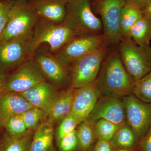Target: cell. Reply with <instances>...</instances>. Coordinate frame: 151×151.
<instances>
[{
    "mask_svg": "<svg viewBox=\"0 0 151 151\" xmlns=\"http://www.w3.org/2000/svg\"><path fill=\"white\" fill-rule=\"evenodd\" d=\"M1 127H0V129H1Z\"/></svg>",
    "mask_w": 151,
    "mask_h": 151,
    "instance_id": "cell-41",
    "label": "cell"
},
{
    "mask_svg": "<svg viewBox=\"0 0 151 151\" xmlns=\"http://www.w3.org/2000/svg\"><path fill=\"white\" fill-rule=\"evenodd\" d=\"M132 39L138 45L150 46L151 41V19L142 17L131 29Z\"/></svg>",
    "mask_w": 151,
    "mask_h": 151,
    "instance_id": "cell-22",
    "label": "cell"
},
{
    "mask_svg": "<svg viewBox=\"0 0 151 151\" xmlns=\"http://www.w3.org/2000/svg\"><path fill=\"white\" fill-rule=\"evenodd\" d=\"M48 151H57L56 150H55V148L54 146H52V147L50 148V149Z\"/></svg>",
    "mask_w": 151,
    "mask_h": 151,
    "instance_id": "cell-38",
    "label": "cell"
},
{
    "mask_svg": "<svg viewBox=\"0 0 151 151\" xmlns=\"http://www.w3.org/2000/svg\"><path fill=\"white\" fill-rule=\"evenodd\" d=\"M93 123L97 139L110 142L120 126L104 119H98Z\"/></svg>",
    "mask_w": 151,
    "mask_h": 151,
    "instance_id": "cell-26",
    "label": "cell"
},
{
    "mask_svg": "<svg viewBox=\"0 0 151 151\" xmlns=\"http://www.w3.org/2000/svg\"><path fill=\"white\" fill-rule=\"evenodd\" d=\"M0 1H1V0H0Z\"/></svg>",
    "mask_w": 151,
    "mask_h": 151,
    "instance_id": "cell-42",
    "label": "cell"
},
{
    "mask_svg": "<svg viewBox=\"0 0 151 151\" xmlns=\"http://www.w3.org/2000/svg\"><path fill=\"white\" fill-rule=\"evenodd\" d=\"M104 119L121 125L127 123L126 109L122 97L100 96L87 119L94 123Z\"/></svg>",
    "mask_w": 151,
    "mask_h": 151,
    "instance_id": "cell-11",
    "label": "cell"
},
{
    "mask_svg": "<svg viewBox=\"0 0 151 151\" xmlns=\"http://www.w3.org/2000/svg\"><path fill=\"white\" fill-rule=\"evenodd\" d=\"M40 19L29 3L15 0L1 41L13 39H30Z\"/></svg>",
    "mask_w": 151,
    "mask_h": 151,
    "instance_id": "cell-3",
    "label": "cell"
},
{
    "mask_svg": "<svg viewBox=\"0 0 151 151\" xmlns=\"http://www.w3.org/2000/svg\"><path fill=\"white\" fill-rule=\"evenodd\" d=\"M63 23L76 36L103 34L102 22L93 12L90 0H67Z\"/></svg>",
    "mask_w": 151,
    "mask_h": 151,
    "instance_id": "cell-2",
    "label": "cell"
},
{
    "mask_svg": "<svg viewBox=\"0 0 151 151\" xmlns=\"http://www.w3.org/2000/svg\"><path fill=\"white\" fill-rule=\"evenodd\" d=\"M126 4L135 6L142 10L150 0H124Z\"/></svg>",
    "mask_w": 151,
    "mask_h": 151,
    "instance_id": "cell-34",
    "label": "cell"
},
{
    "mask_svg": "<svg viewBox=\"0 0 151 151\" xmlns=\"http://www.w3.org/2000/svg\"><path fill=\"white\" fill-rule=\"evenodd\" d=\"M123 99L127 124L140 140L151 127V103L142 102L132 94Z\"/></svg>",
    "mask_w": 151,
    "mask_h": 151,
    "instance_id": "cell-10",
    "label": "cell"
},
{
    "mask_svg": "<svg viewBox=\"0 0 151 151\" xmlns=\"http://www.w3.org/2000/svg\"><path fill=\"white\" fill-rule=\"evenodd\" d=\"M75 36L64 24H57L40 18L29 41V53L34 54L43 43L48 44L52 51H58Z\"/></svg>",
    "mask_w": 151,
    "mask_h": 151,
    "instance_id": "cell-4",
    "label": "cell"
},
{
    "mask_svg": "<svg viewBox=\"0 0 151 151\" xmlns=\"http://www.w3.org/2000/svg\"><path fill=\"white\" fill-rule=\"evenodd\" d=\"M101 96L96 80L86 86L75 89L70 113L79 124L86 120Z\"/></svg>",
    "mask_w": 151,
    "mask_h": 151,
    "instance_id": "cell-13",
    "label": "cell"
},
{
    "mask_svg": "<svg viewBox=\"0 0 151 151\" xmlns=\"http://www.w3.org/2000/svg\"><path fill=\"white\" fill-rule=\"evenodd\" d=\"M75 89L69 87L67 90L60 95L50 113L47 122L53 125L60 122L70 113L73 105Z\"/></svg>",
    "mask_w": 151,
    "mask_h": 151,
    "instance_id": "cell-18",
    "label": "cell"
},
{
    "mask_svg": "<svg viewBox=\"0 0 151 151\" xmlns=\"http://www.w3.org/2000/svg\"><path fill=\"white\" fill-rule=\"evenodd\" d=\"M139 141V151H151V127Z\"/></svg>",
    "mask_w": 151,
    "mask_h": 151,
    "instance_id": "cell-32",
    "label": "cell"
},
{
    "mask_svg": "<svg viewBox=\"0 0 151 151\" xmlns=\"http://www.w3.org/2000/svg\"><path fill=\"white\" fill-rule=\"evenodd\" d=\"M0 151H1V144L0 143Z\"/></svg>",
    "mask_w": 151,
    "mask_h": 151,
    "instance_id": "cell-40",
    "label": "cell"
},
{
    "mask_svg": "<svg viewBox=\"0 0 151 151\" xmlns=\"http://www.w3.org/2000/svg\"><path fill=\"white\" fill-rule=\"evenodd\" d=\"M29 40L13 39L0 41V70L5 73L26 60Z\"/></svg>",
    "mask_w": 151,
    "mask_h": 151,
    "instance_id": "cell-12",
    "label": "cell"
},
{
    "mask_svg": "<svg viewBox=\"0 0 151 151\" xmlns=\"http://www.w3.org/2000/svg\"><path fill=\"white\" fill-rule=\"evenodd\" d=\"M32 132L20 137H15L7 133L1 143V151H29L32 138Z\"/></svg>",
    "mask_w": 151,
    "mask_h": 151,
    "instance_id": "cell-23",
    "label": "cell"
},
{
    "mask_svg": "<svg viewBox=\"0 0 151 151\" xmlns=\"http://www.w3.org/2000/svg\"><path fill=\"white\" fill-rule=\"evenodd\" d=\"M21 1H25L28 2V1H29V0H21ZM31 1H32V0H31Z\"/></svg>",
    "mask_w": 151,
    "mask_h": 151,
    "instance_id": "cell-39",
    "label": "cell"
},
{
    "mask_svg": "<svg viewBox=\"0 0 151 151\" xmlns=\"http://www.w3.org/2000/svg\"><path fill=\"white\" fill-rule=\"evenodd\" d=\"M135 81L122 62L118 46H111L96 79L101 96L123 98L132 94Z\"/></svg>",
    "mask_w": 151,
    "mask_h": 151,
    "instance_id": "cell-1",
    "label": "cell"
},
{
    "mask_svg": "<svg viewBox=\"0 0 151 151\" xmlns=\"http://www.w3.org/2000/svg\"><path fill=\"white\" fill-rule=\"evenodd\" d=\"M29 3L40 18L57 24L64 22L67 0H32Z\"/></svg>",
    "mask_w": 151,
    "mask_h": 151,
    "instance_id": "cell-17",
    "label": "cell"
},
{
    "mask_svg": "<svg viewBox=\"0 0 151 151\" xmlns=\"http://www.w3.org/2000/svg\"><path fill=\"white\" fill-rule=\"evenodd\" d=\"M21 94L33 107L44 111L47 117L60 95L56 86L47 81L41 82Z\"/></svg>",
    "mask_w": 151,
    "mask_h": 151,
    "instance_id": "cell-15",
    "label": "cell"
},
{
    "mask_svg": "<svg viewBox=\"0 0 151 151\" xmlns=\"http://www.w3.org/2000/svg\"><path fill=\"white\" fill-rule=\"evenodd\" d=\"M143 17L142 11L135 6L126 4L121 13L120 31L122 39L131 38V29L135 24Z\"/></svg>",
    "mask_w": 151,
    "mask_h": 151,
    "instance_id": "cell-20",
    "label": "cell"
},
{
    "mask_svg": "<svg viewBox=\"0 0 151 151\" xmlns=\"http://www.w3.org/2000/svg\"><path fill=\"white\" fill-rule=\"evenodd\" d=\"M124 0H93L92 10L101 17L103 34L111 46H118L122 40L120 19L122 9L126 4Z\"/></svg>",
    "mask_w": 151,
    "mask_h": 151,
    "instance_id": "cell-8",
    "label": "cell"
},
{
    "mask_svg": "<svg viewBox=\"0 0 151 151\" xmlns=\"http://www.w3.org/2000/svg\"><path fill=\"white\" fill-rule=\"evenodd\" d=\"M111 47L108 45H105L72 63L70 66L69 87L78 89L95 81Z\"/></svg>",
    "mask_w": 151,
    "mask_h": 151,
    "instance_id": "cell-6",
    "label": "cell"
},
{
    "mask_svg": "<svg viewBox=\"0 0 151 151\" xmlns=\"http://www.w3.org/2000/svg\"><path fill=\"white\" fill-rule=\"evenodd\" d=\"M46 81L38 65L33 59L29 60L20 65L9 77H6L1 93L22 94Z\"/></svg>",
    "mask_w": 151,
    "mask_h": 151,
    "instance_id": "cell-9",
    "label": "cell"
},
{
    "mask_svg": "<svg viewBox=\"0 0 151 151\" xmlns=\"http://www.w3.org/2000/svg\"><path fill=\"white\" fill-rule=\"evenodd\" d=\"M3 127L8 134L15 137H22L32 132L28 130L20 115L13 116L8 119Z\"/></svg>",
    "mask_w": 151,
    "mask_h": 151,
    "instance_id": "cell-28",
    "label": "cell"
},
{
    "mask_svg": "<svg viewBox=\"0 0 151 151\" xmlns=\"http://www.w3.org/2000/svg\"><path fill=\"white\" fill-rule=\"evenodd\" d=\"M27 128L29 131H35L47 118L46 113L40 108L33 107L25 111L21 115Z\"/></svg>",
    "mask_w": 151,
    "mask_h": 151,
    "instance_id": "cell-27",
    "label": "cell"
},
{
    "mask_svg": "<svg viewBox=\"0 0 151 151\" xmlns=\"http://www.w3.org/2000/svg\"><path fill=\"white\" fill-rule=\"evenodd\" d=\"M115 148L110 141L98 139L93 151H115Z\"/></svg>",
    "mask_w": 151,
    "mask_h": 151,
    "instance_id": "cell-33",
    "label": "cell"
},
{
    "mask_svg": "<svg viewBox=\"0 0 151 151\" xmlns=\"http://www.w3.org/2000/svg\"><path fill=\"white\" fill-rule=\"evenodd\" d=\"M15 0H1L0 1V41L8 20L10 11Z\"/></svg>",
    "mask_w": 151,
    "mask_h": 151,
    "instance_id": "cell-30",
    "label": "cell"
},
{
    "mask_svg": "<svg viewBox=\"0 0 151 151\" xmlns=\"http://www.w3.org/2000/svg\"><path fill=\"white\" fill-rule=\"evenodd\" d=\"M33 106L19 93H0V127L11 117L21 115Z\"/></svg>",
    "mask_w": 151,
    "mask_h": 151,
    "instance_id": "cell-16",
    "label": "cell"
},
{
    "mask_svg": "<svg viewBox=\"0 0 151 151\" xmlns=\"http://www.w3.org/2000/svg\"><path fill=\"white\" fill-rule=\"evenodd\" d=\"M61 151H73L78 146L76 130L71 132L57 142Z\"/></svg>",
    "mask_w": 151,
    "mask_h": 151,
    "instance_id": "cell-31",
    "label": "cell"
},
{
    "mask_svg": "<svg viewBox=\"0 0 151 151\" xmlns=\"http://www.w3.org/2000/svg\"><path fill=\"white\" fill-rule=\"evenodd\" d=\"M29 151H48L53 145V125L42 122L35 130Z\"/></svg>",
    "mask_w": 151,
    "mask_h": 151,
    "instance_id": "cell-19",
    "label": "cell"
},
{
    "mask_svg": "<svg viewBox=\"0 0 151 151\" xmlns=\"http://www.w3.org/2000/svg\"><path fill=\"white\" fill-rule=\"evenodd\" d=\"M143 17L151 19V0L149 1L142 10Z\"/></svg>",
    "mask_w": 151,
    "mask_h": 151,
    "instance_id": "cell-35",
    "label": "cell"
},
{
    "mask_svg": "<svg viewBox=\"0 0 151 151\" xmlns=\"http://www.w3.org/2000/svg\"><path fill=\"white\" fill-rule=\"evenodd\" d=\"M119 54L129 74L136 80L151 72V46H139L131 38L122 39Z\"/></svg>",
    "mask_w": 151,
    "mask_h": 151,
    "instance_id": "cell-5",
    "label": "cell"
},
{
    "mask_svg": "<svg viewBox=\"0 0 151 151\" xmlns=\"http://www.w3.org/2000/svg\"><path fill=\"white\" fill-rule=\"evenodd\" d=\"M139 140L127 123L120 125L111 141L115 148L134 150L139 145Z\"/></svg>",
    "mask_w": 151,
    "mask_h": 151,
    "instance_id": "cell-21",
    "label": "cell"
},
{
    "mask_svg": "<svg viewBox=\"0 0 151 151\" xmlns=\"http://www.w3.org/2000/svg\"><path fill=\"white\" fill-rule=\"evenodd\" d=\"M108 45L103 34L75 36L57 51L55 57L63 65L70 68L76 60Z\"/></svg>",
    "mask_w": 151,
    "mask_h": 151,
    "instance_id": "cell-7",
    "label": "cell"
},
{
    "mask_svg": "<svg viewBox=\"0 0 151 151\" xmlns=\"http://www.w3.org/2000/svg\"><path fill=\"white\" fill-rule=\"evenodd\" d=\"M116 151H133L131 150H128V149H120L119 150H117Z\"/></svg>",
    "mask_w": 151,
    "mask_h": 151,
    "instance_id": "cell-37",
    "label": "cell"
},
{
    "mask_svg": "<svg viewBox=\"0 0 151 151\" xmlns=\"http://www.w3.org/2000/svg\"><path fill=\"white\" fill-rule=\"evenodd\" d=\"M33 60L38 65L47 80L55 86H65L69 82V68L63 65L55 56L39 52L35 53Z\"/></svg>",
    "mask_w": 151,
    "mask_h": 151,
    "instance_id": "cell-14",
    "label": "cell"
},
{
    "mask_svg": "<svg viewBox=\"0 0 151 151\" xmlns=\"http://www.w3.org/2000/svg\"><path fill=\"white\" fill-rule=\"evenodd\" d=\"M80 124L73 116L68 114L60 122L56 131L57 142L62 138L76 130V128Z\"/></svg>",
    "mask_w": 151,
    "mask_h": 151,
    "instance_id": "cell-29",
    "label": "cell"
},
{
    "mask_svg": "<svg viewBox=\"0 0 151 151\" xmlns=\"http://www.w3.org/2000/svg\"><path fill=\"white\" fill-rule=\"evenodd\" d=\"M6 76L5 73L0 70V93L2 91L3 86L5 81Z\"/></svg>",
    "mask_w": 151,
    "mask_h": 151,
    "instance_id": "cell-36",
    "label": "cell"
},
{
    "mask_svg": "<svg viewBox=\"0 0 151 151\" xmlns=\"http://www.w3.org/2000/svg\"><path fill=\"white\" fill-rule=\"evenodd\" d=\"M76 132L78 146L83 151L88 150L97 138L94 131V123L88 119L81 122L78 125Z\"/></svg>",
    "mask_w": 151,
    "mask_h": 151,
    "instance_id": "cell-24",
    "label": "cell"
},
{
    "mask_svg": "<svg viewBox=\"0 0 151 151\" xmlns=\"http://www.w3.org/2000/svg\"><path fill=\"white\" fill-rule=\"evenodd\" d=\"M132 94L142 102L151 103V72L135 81Z\"/></svg>",
    "mask_w": 151,
    "mask_h": 151,
    "instance_id": "cell-25",
    "label": "cell"
}]
</instances>
